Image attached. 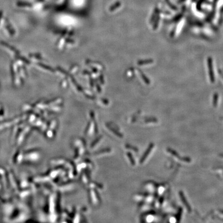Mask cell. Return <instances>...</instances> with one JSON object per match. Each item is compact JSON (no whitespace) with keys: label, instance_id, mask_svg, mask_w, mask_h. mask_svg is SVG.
Returning a JSON list of instances; mask_svg holds the SVG:
<instances>
[{"label":"cell","instance_id":"7a4b0ae2","mask_svg":"<svg viewBox=\"0 0 223 223\" xmlns=\"http://www.w3.org/2000/svg\"><path fill=\"white\" fill-rule=\"evenodd\" d=\"M180 196H181V199H182V200H183V201L184 202V203L185 204V206L187 207V208H188V209L189 210V211H190V210H191V208H190V207L189 206V204H188V203H187L186 200V201H185V199H184V196H183V195L182 193H180Z\"/></svg>","mask_w":223,"mask_h":223},{"label":"cell","instance_id":"6da1fadb","mask_svg":"<svg viewBox=\"0 0 223 223\" xmlns=\"http://www.w3.org/2000/svg\"><path fill=\"white\" fill-rule=\"evenodd\" d=\"M209 74H210V79L212 81H214V75H213V69H212V61L211 60L210 61V60L209 61Z\"/></svg>","mask_w":223,"mask_h":223},{"label":"cell","instance_id":"3957f363","mask_svg":"<svg viewBox=\"0 0 223 223\" xmlns=\"http://www.w3.org/2000/svg\"><path fill=\"white\" fill-rule=\"evenodd\" d=\"M120 3L119 2H118V3H117L115 4V5H114L112 6V7H111L110 10H114V9H115V7H118V6L120 5Z\"/></svg>","mask_w":223,"mask_h":223}]
</instances>
